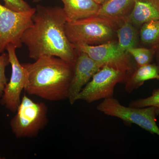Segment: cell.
I'll use <instances>...</instances> for the list:
<instances>
[{
    "instance_id": "1",
    "label": "cell",
    "mask_w": 159,
    "mask_h": 159,
    "mask_svg": "<svg viewBox=\"0 0 159 159\" xmlns=\"http://www.w3.org/2000/svg\"><path fill=\"white\" fill-rule=\"evenodd\" d=\"M32 25L23 33L21 41L36 60L41 56H55L74 65L77 52L66 34L67 19L63 9L58 6L37 5Z\"/></svg>"
},
{
    "instance_id": "2",
    "label": "cell",
    "mask_w": 159,
    "mask_h": 159,
    "mask_svg": "<svg viewBox=\"0 0 159 159\" xmlns=\"http://www.w3.org/2000/svg\"><path fill=\"white\" fill-rule=\"evenodd\" d=\"M35 61L22 64L27 71L26 93L51 101L68 99L74 65L55 56L44 55Z\"/></svg>"
},
{
    "instance_id": "3",
    "label": "cell",
    "mask_w": 159,
    "mask_h": 159,
    "mask_svg": "<svg viewBox=\"0 0 159 159\" xmlns=\"http://www.w3.org/2000/svg\"><path fill=\"white\" fill-rule=\"evenodd\" d=\"M119 25L108 19L96 16L76 21H67L66 33L73 45L84 43L99 45L116 40Z\"/></svg>"
},
{
    "instance_id": "4",
    "label": "cell",
    "mask_w": 159,
    "mask_h": 159,
    "mask_svg": "<svg viewBox=\"0 0 159 159\" xmlns=\"http://www.w3.org/2000/svg\"><path fill=\"white\" fill-rule=\"evenodd\" d=\"M48 111L45 103L34 102L25 94L10 121L12 133L17 138L37 136L48 122Z\"/></svg>"
},
{
    "instance_id": "5",
    "label": "cell",
    "mask_w": 159,
    "mask_h": 159,
    "mask_svg": "<svg viewBox=\"0 0 159 159\" xmlns=\"http://www.w3.org/2000/svg\"><path fill=\"white\" fill-rule=\"evenodd\" d=\"M97 110L107 116L116 117L123 122L134 124L159 136L156 112L154 107L137 108L122 105L113 97L103 99L97 106Z\"/></svg>"
},
{
    "instance_id": "6",
    "label": "cell",
    "mask_w": 159,
    "mask_h": 159,
    "mask_svg": "<svg viewBox=\"0 0 159 159\" xmlns=\"http://www.w3.org/2000/svg\"><path fill=\"white\" fill-rule=\"evenodd\" d=\"M36 8L24 12L12 11L0 4V54L12 44L16 48L22 46V36L33 23L32 17Z\"/></svg>"
},
{
    "instance_id": "7",
    "label": "cell",
    "mask_w": 159,
    "mask_h": 159,
    "mask_svg": "<svg viewBox=\"0 0 159 159\" xmlns=\"http://www.w3.org/2000/svg\"><path fill=\"white\" fill-rule=\"evenodd\" d=\"M129 75L125 72L104 66L82 89L77 96V101L82 100L91 103L113 97L115 86L119 83H125Z\"/></svg>"
},
{
    "instance_id": "8",
    "label": "cell",
    "mask_w": 159,
    "mask_h": 159,
    "mask_svg": "<svg viewBox=\"0 0 159 159\" xmlns=\"http://www.w3.org/2000/svg\"><path fill=\"white\" fill-rule=\"evenodd\" d=\"M74 46L76 51L86 53L102 67L107 66L129 75L133 72V66L130 54L120 48L116 40L99 45L79 43Z\"/></svg>"
},
{
    "instance_id": "9",
    "label": "cell",
    "mask_w": 159,
    "mask_h": 159,
    "mask_svg": "<svg viewBox=\"0 0 159 159\" xmlns=\"http://www.w3.org/2000/svg\"><path fill=\"white\" fill-rule=\"evenodd\" d=\"M16 48L12 44L7 45L9 62L11 67V78L5 86L0 103L12 112H15L20 103L22 91L25 89L27 81V71L20 63L16 53Z\"/></svg>"
},
{
    "instance_id": "10",
    "label": "cell",
    "mask_w": 159,
    "mask_h": 159,
    "mask_svg": "<svg viewBox=\"0 0 159 159\" xmlns=\"http://www.w3.org/2000/svg\"><path fill=\"white\" fill-rule=\"evenodd\" d=\"M77 57L74 65V72L70 88L68 99L71 105L77 101L82 89L102 67L83 52L77 51Z\"/></svg>"
},
{
    "instance_id": "11",
    "label": "cell",
    "mask_w": 159,
    "mask_h": 159,
    "mask_svg": "<svg viewBox=\"0 0 159 159\" xmlns=\"http://www.w3.org/2000/svg\"><path fill=\"white\" fill-rule=\"evenodd\" d=\"M67 21L80 20L97 16L101 5L93 0H61Z\"/></svg>"
},
{
    "instance_id": "12",
    "label": "cell",
    "mask_w": 159,
    "mask_h": 159,
    "mask_svg": "<svg viewBox=\"0 0 159 159\" xmlns=\"http://www.w3.org/2000/svg\"><path fill=\"white\" fill-rule=\"evenodd\" d=\"M135 0H107L100 6L97 16L110 20L119 25L128 19Z\"/></svg>"
},
{
    "instance_id": "13",
    "label": "cell",
    "mask_w": 159,
    "mask_h": 159,
    "mask_svg": "<svg viewBox=\"0 0 159 159\" xmlns=\"http://www.w3.org/2000/svg\"><path fill=\"white\" fill-rule=\"evenodd\" d=\"M128 20L137 28L147 22L159 20V0H135Z\"/></svg>"
},
{
    "instance_id": "14",
    "label": "cell",
    "mask_w": 159,
    "mask_h": 159,
    "mask_svg": "<svg viewBox=\"0 0 159 159\" xmlns=\"http://www.w3.org/2000/svg\"><path fill=\"white\" fill-rule=\"evenodd\" d=\"M154 79L159 80V65L149 63L137 67L125 83V92L130 93L142 86L145 81Z\"/></svg>"
},
{
    "instance_id": "15",
    "label": "cell",
    "mask_w": 159,
    "mask_h": 159,
    "mask_svg": "<svg viewBox=\"0 0 159 159\" xmlns=\"http://www.w3.org/2000/svg\"><path fill=\"white\" fill-rule=\"evenodd\" d=\"M138 28L128 19L120 24L117 29L116 35L118 44L125 51L137 47L139 42Z\"/></svg>"
},
{
    "instance_id": "16",
    "label": "cell",
    "mask_w": 159,
    "mask_h": 159,
    "mask_svg": "<svg viewBox=\"0 0 159 159\" xmlns=\"http://www.w3.org/2000/svg\"><path fill=\"white\" fill-rule=\"evenodd\" d=\"M140 28L139 37L141 43L157 51L159 48V20L144 23Z\"/></svg>"
},
{
    "instance_id": "17",
    "label": "cell",
    "mask_w": 159,
    "mask_h": 159,
    "mask_svg": "<svg viewBox=\"0 0 159 159\" xmlns=\"http://www.w3.org/2000/svg\"><path fill=\"white\" fill-rule=\"evenodd\" d=\"M156 50L145 48H133L129 49L127 52L134 57L137 67L150 63Z\"/></svg>"
},
{
    "instance_id": "18",
    "label": "cell",
    "mask_w": 159,
    "mask_h": 159,
    "mask_svg": "<svg viewBox=\"0 0 159 159\" xmlns=\"http://www.w3.org/2000/svg\"><path fill=\"white\" fill-rule=\"evenodd\" d=\"M131 107L142 108L154 107L156 109L157 116L159 115V88L154 89L149 97L133 100L129 104Z\"/></svg>"
},
{
    "instance_id": "19",
    "label": "cell",
    "mask_w": 159,
    "mask_h": 159,
    "mask_svg": "<svg viewBox=\"0 0 159 159\" xmlns=\"http://www.w3.org/2000/svg\"><path fill=\"white\" fill-rule=\"evenodd\" d=\"M9 64L8 53L3 52L0 55V99L2 96L5 86L8 81L5 74V70L6 67Z\"/></svg>"
},
{
    "instance_id": "20",
    "label": "cell",
    "mask_w": 159,
    "mask_h": 159,
    "mask_svg": "<svg viewBox=\"0 0 159 159\" xmlns=\"http://www.w3.org/2000/svg\"><path fill=\"white\" fill-rule=\"evenodd\" d=\"M4 6L12 11L24 12L30 11L32 8L24 0H3Z\"/></svg>"
},
{
    "instance_id": "21",
    "label": "cell",
    "mask_w": 159,
    "mask_h": 159,
    "mask_svg": "<svg viewBox=\"0 0 159 159\" xmlns=\"http://www.w3.org/2000/svg\"><path fill=\"white\" fill-rule=\"evenodd\" d=\"M93 1L99 4V5H101L103 3L105 2H106L107 0H93Z\"/></svg>"
},
{
    "instance_id": "22",
    "label": "cell",
    "mask_w": 159,
    "mask_h": 159,
    "mask_svg": "<svg viewBox=\"0 0 159 159\" xmlns=\"http://www.w3.org/2000/svg\"><path fill=\"white\" fill-rule=\"evenodd\" d=\"M32 1H33V2H34L37 3L43 1V0H32Z\"/></svg>"
},
{
    "instance_id": "23",
    "label": "cell",
    "mask_w": 159,
    "mask_h": 159,
    "mask_svg": "<svg viewBox=\"0 0 159 159\" xmlns=\"http://www.w3.org/2000/svg\"><path fill=\"white\" fill-rule=\"evenodd\" d=\"M3 159V158L2 157H0V159Z\"/></svg>"
}]
</instances>
